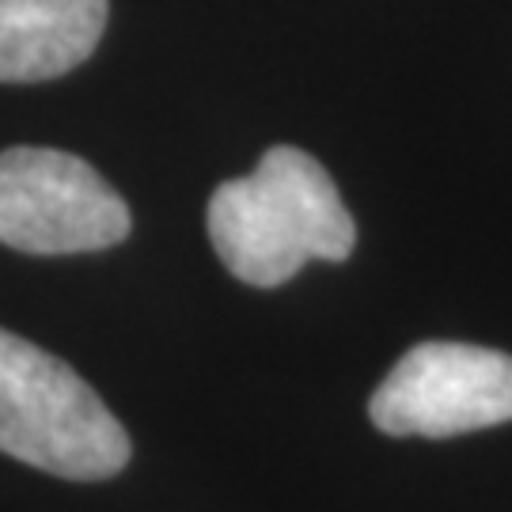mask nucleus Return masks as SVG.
I'll list each match as a JSON object with an SVG mask.
<instances>
[{
  "mask_svg": "<svg viewBox=\"0 0 512 512\" xmlns=\"http://www.w3.org/2000/svg\"><path fill=\"white\" fill-rule=\"evenodd\" d=\"M209 239L228 274L255 289H274L311 262H342L357 243V224L327 167L311 152L274 145L247 179H228L205 209Z\"/></svg>",
  "mask_w": 512,
  "mask_h": 512,
  "instance_id": "obj_1",
  "label": "nucleus"
},
{
  "mask_svg": "<svg viewBox=\"0 0 512 512\" xmlns=\"http://www.w3.org/2000/svg\"><path fill=\"white\" fill-rule=\"evenodd\" d=\"M387 437H456L512 421V357L467 342H421L368 403Z\"/></svg>",
  "mask_w": 512,
  "mask_h": 512,
  "instance_id": "obj_4",
  "label": "nucleus"
},
{
  "mask_svg": "<svg viewBox=\"0 0 512 512\" xmlns=\"http://www.w3.org/2000/svg\"><path fill=\"white\" fill-rule=\"evenodd\" d=\"M129 205L88 160L61 148L0 152V243L23 255H88L129 236Z\"/></svg>",
  "mask_w": 512,
  "mask_h": 512,
  "instance_id": "obj_3",
  "label": "nucleus"
},
{
  "mask_svg": "<svg viewBox=\"0 0 512 512\" xmlns=\"http://www.w3.org/2000/svg\"><path fill=\"white\" fill-rule=\"evenodd\" d=\"M0 452L46 475L103 482L133 448L80 372L0 327Z\"/></svg>",
  "mask_w": 512,
  "mask_h": 512,
  "instance_id": "obj_2",
  "label": "nucleus"
},
{
  "mask_svg": "<svg viewBox=\"0 0 512 512\" xmlns=\"http://www.w3.org/2000/svg\"><path fill=\"white\" fill-rule=\"evenodd\" d=\"M110 0H0V84L73 73L107 31Z\"/></svg>",
  "mask_w": 512,
  "mask_h": 512,
  "instance_id": "obj_5",
  "label": "nucleus"
}]
</instances>
